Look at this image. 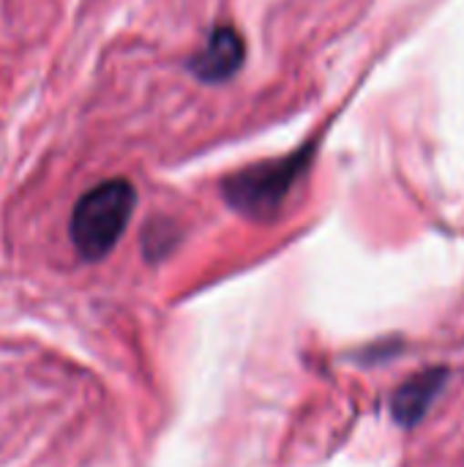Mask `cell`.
<instances>
[{
  "mask_svg": "<svg viewBox=\"0 0 464 467\" xmlns=\"http://www.w3.org/2000/svg\"><path fill=\"white\" fill-rule=\"evenodd\" d=\"M312 156L314 145H304L295 153L254 161L224 178L222 197L235 213L254 222H268L284 208L295 183L309 170Z\"/></svg>",
  "mask_w": 464,
  "mask_h": 467,
  "instance_id": "1",
  "label": "cell"
},
{
  "mask_svg": "<svg viewBox=\"0 0 464 467\" xmlns=\"http://www.w3.org/2000/svg\"><path fill=\"white\" fill-rule=\"evenodd\" d=\"M137 205V192L126 178L104 181L88 189L71 211L68 235L77 254L88 263L104 260L129 227Z\"/></svg>",
  "mask_w": 464,
  "mask_h": 467,
  "instance_id": "2",
  "label": "cell"
},
{
  "mask_svg": "<svg viewBox=\"0 0 464 467\" xmlns=\"http://www.w3.org/2000/svg\"><path fill=\"white\" fill-rule=\"evenodd\" d=\"M243 57H246V44L241 33L232 25H216L205 38V44L186 60V68L197 79L208 85H219L238 74Z\"/></svg>",
  "mask_w": 464,
  "mask_h": 467,
  "instance_id": "3",
  "label": "cell"
},
{
  "mask_svg": "<svg viewBox=\"0 0 464 467\" xmlns=\"http://www.w3.org/2000/svg\"><path fill=\"white\" fill-rule=\"evenodd\" d=\"M449 369H424L413 375L397 394H394V419L402 427H416L432 408L435 397L443 391Z\"/></svg>",
  "mask_w": 464,
  "mask_h": 467,
  "instance_id": "4",
  "label": "cell"
}]
</instances>
